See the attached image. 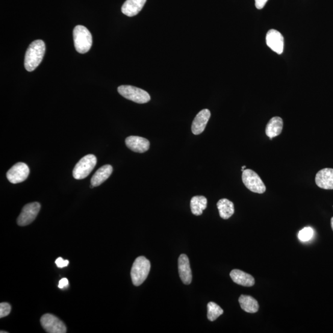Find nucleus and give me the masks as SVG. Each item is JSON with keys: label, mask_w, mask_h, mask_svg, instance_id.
Instances as JSON below:
<instances>
[{"label": "nucleus", "mask_w": 333, "mask_h": 333, "mask_svg": "<svg viewBox=\"0 0 333 333\" xmlns=\"http://www.w3.org/2000/svg\"><path fill=\"white\" fill-rule=\"evenodd\" d=\"M125 144L130 149L135 152L143 153L148 151L150 147L148 140L138 136H130L126 138Z\"/></svg>", "instance_id": "f8f14e48"}, {"label": "nucleus", "mask_w": 333, "mask_h": 333, "mask_svg": "<svg viewBox=\"0 0 333 333\" xmlns=\"http://www.w3.org/2000/svg\"><path fill=\"white\" fill-rule=\"evenodd\" d=\"M146 0H126L122 7L123 14L129 17L137 15L145 5Z\"/></svg>", "instance_id": "dca6fc26"}, {"label": "nucleus", "mask_w": 333, "mask_h": 333, "mask_svg": "<svg viewBox=\"0 0 333 333\" xmlns=\"http://www.w3.org/2000/svg\"><path fill=\"white\" fill-rule=\"evenodd\" d=\"M211 112L205 109L199 112L193 120L191 130L194 135H199L204 132L211 117Z\"/></svg>", "instance_id": "4468645a"}, {"label": "nucleus", "mask_w": 333, "mask_h": 333, "mask_svg": "<svg viewBox=\"0 0 333 333\" xmlns=\"http://www.w3.org/2000/svg\"><path fill=\"white\" fill-rule=\"evenodd\" d=\"M56 264L59 268L66 267L69 265V261L64 260L62 258H59L56 260Z\"/></svg>", "instance_id": "393cba45"}, {"label": "nucleus", "mask_w": 333, "mask_h": 333, "mask_svg": "<svg viewBox=\"0 0 333 333\" xmlns=\"http://www.w3.org/2000/svg\"><path fill=\"white\" fill-rule=\"evenodd\" d=\"M97 163L95 155H88L84 156L75 165L73 170V178L76 180L84 179L90 174Z\"/></svg>", "instance_id": "39448f33"}, {"label": "nucleus", "mask_w": 333, "mask_h": 333, "mask_svg": "<svg viewBox=\"0 0 333 333\" xmlns=\"http://www.w3.org/2000/svg\"><path fill=\"white\" fill-rule=\"evenodd\" d=\"M223 314V311L216 303L210 302L208 304V318L211 322L217 319Z\"/></svg>", "instance_id": "4be33fe9"}, {"label": "nucleus", "mask_w": 333, "mask_h": 333, "mask_svg": "<svg viewBox=\"0 0 333 333\" xmlns=\"http://www.w3.org/2000/svg\"><path fill=\"white\" fill-rule=\"evenodd\" d=\"M11 306L10 303L2 302L0 303V318L8 316L10 314Z\"/></svg>", "instance_id": "b1692460"}, {"label": "nucleus", "mask_w": 333, "mask_h": 333, "mask_svg": "<svg viewBox=\"0 0 333 333\" xmlns=\"http://www.w3.org/2000/svg\"><path fill=\"white\" fill-rule=\"evenodd\" d=\"M284 127V121L281 117H273L269 120L265 129V134L272 140L273 138L281 134Z\"/></svg>", "instance_id": "f3484780"}, {"label": "nucleus", "mask_w": 333, "mask_h": 333, "mask_svg": "<svg viewBox=\"0 0 333 333\" xmlns=\"http://www.w3.org/2000/svg\"><path fill=\"white\" fill-rule=\"evenodd\" d=\"M207 204L208 200L204 196H194L190 202L191 212L195 216H201L203 211L207 208Z\"/></svg>", "instance_id": "412c9836"}, {"label": "nucleus", "mask_w": 333, "mask_h": 333, "mask_svg": "<svg viewBox=\"0 0 333 333\" xmlns=\"http://www.w3.org/2000/svg\"><path fill=\"white\" fill-rule=\"evenodd\" d=\"M268 46L274 52L281 55L284 50V38L280 32L275 29H271L266 35Z\"/></svg>", "instance_id": "9d476101"}, {"label": "nucleus", "mask_w": 333, "mask_h": 333, "mask_svg": "<svg viewBox=\"0 0 333 333\" xmlns=\"http://www.w3.org/2000/svg\"><path fill=\"white\" fill-rule=\"evenodd\" d=\"M40 208L41 205L37 202L26 204L17 220V224L19 226H24L33 222L39 213Z\"/></svg>", "instance_id": "6e6552de"}, {"label": "nucleus", "mask_w": 333, "mask_h": 333, "mask_svg": "<svg viewBox=\"0 0 333 333\" xmlns=\"http://www.w3.org/2000/svg\"><path fill=\"white\" fill-rule=\"evenodd\" d=\"M331 228H332V231H333V217H332L331 219Z\"/></svg>", "instance_id": "cd10ccee"}, {"label": "nucleus", "mask_w": 333, "mask_h": 333, "mask_svg": "<svg viewBox=\"0 0 333 333\" xmlns=\"http://www.w3.org/2000/svg\"><path fill=\"white\" fill-rule=\"evenodd\" d=\"M217 208L219 209V214L223 219H228L235 212V206L234 203L227 199H222L218 201Z\"/></svg>", "instance_id": "aec40b11"}, {"label": "nucleus", "mask_w": 333, "mask_h": 333, "mask_svg": "<svg viewBox=\"0 0 333 333\" xmlns=\"http://www.w3.org/2000/svg\"><path fill=\"white\" fill-rule=\"evenodd\" d=\"M235 284L243 287H250L255 284V279L252 275L240 270H233L229 274Z\"/></svg>", "instance_id": "2eb2a0df"}, {"label": "nucleus", "mask_w": 333, "mask_h": 333, "mask_svg": "<svg viewBox=\"0 0 333 333\" xmlns=\"http://www.w3.org/2000/svg\"><path fill=\"white\" fill-rule=\"evenodd\" d=\"M45 44L42 40H37L32 42L27 50L25 60V68L32 72L39 66L45 53Z\"/></svg>", "instance_id": "f257e3e1"}, {"label": "nucleus", "mask_w": 333, "mask_h": 333, "mask_svg": "<svg viewBox=\"0 0 333 333\" xmlns=\"http://www.w3.org/2000/svg\"><path fill=\"white\" fill-rule=\"evenodd\" d=\"M315 183L322 189L333 190V169L325 168L320 170L315 176Z\"/></svg>", "instance_id": "9b49d317"}, {"label": "nucleus", "mask_w": 333, "mask_h": 333, "mask_svg": "<svg viewBox=\"0 0 333 333\" xmlns=\"http://www.w3.org/2000/svg\"><path fill=\"white\" fill-rule=\"evenodd\" d=\"M30 172L29 168L25 163H18L14 165L7 173V178L11 184H17L25 181Z\"/></svg>", "instance_id": "1a4fd4ad"}, {"label": "nucleus", "mask_w": 333, "mask_h": 333, "mask_svg": "<svg viewBox=\"0 0 333 333\" xmlns=\"http://www.w3.org/2000/svg\"><path fill=\"white\" fill-rule=\"evenodd\" d=\"M113 171V167L111 165H105L100 167L91 178V185L94 187H98L110 177Z\"/></svg>", "instance_id": "a211bd4d"}, {"label": "nucleus", "mask_w": 333, "mask_h": 333, "mask_svg": "<svg viewBox=\"0 0 333 333\" xmlns=\"http://www.w3.org/2000/svg\"><path fill=\"white\" fill-rule=\"evenodd\" d=\"M239 302L241 308L247 313L254 314L259 311L258 302L252 296L241 295L239 298Z\"/></svg>", "instance_id": "6ab92c4d"}, {"label": "nucleus", "mask_w": 333, "mask_h": 333, "mask_svg": "<svg viewBox=\"0 0 333 333\" xmlns=\"http://www.w3.org/2000/svg\"><path fill=\"white\" fill-rule=\"evenodd\" d=\"M268 1L269 0H255V7L258 10H262V8H264L265 5H266Z\"/></svg>", "instance_id": "a878e982"}, {"label": "nucleus", "mask_w": 333, "mask_h": 333, "mask_svg": "<svg viewBox=\"0 0 333 333\" xmlns=\"http://www.w3.org/2000/svg\"><path fill=\"white\" fill-rule=\"evenodd\" d=\"M242 180L247 189L253 193L262 194L266 191V187L260 176L252 170H244L243 172Z\"/></svg>", "instance_id": "423d86ee"}, {"label": "nucleus", "mask_w": 333, "mask_h": 333, "mask_svg": "<svg viewBox=\"0 0 333 333\" xmlns=\"http://www.w3.org/2000/svg\"><path fill=\"white\" fill-rule=\"evenodd\" d=\"M117 90L125 98L139 104L148 103L151 99V96L147 91L131 85H122L118 87Z\"/></svg>", "instance_id": "20e7f679"}, {"label": "nucleus", "mask_w": 333, "mask_h": 333, "mask_svg": "<svg viewBox=\"0 0 333 333\" xmlns=\"http://www.w3.org/2000/svg\"><path fill=\"white\" fill-rule=\"evenodd\" d=\"M73 42L76 52L82 54L87 53L92 46V36L84 26H76L73 31Z\"/></svg>", "instance_id": "7ed1b4c3"}, {"label": "nucleus", "mask_w": 333, "mask_h": 333, "mask_svg": "<svg viewBox=\"0 0 333 333\" xmlns=\"http://www.w3.org/2000/svg\"><path fill=\"white\" fill-rule=\"evenodd\" d=\"M68 285V279L66 278H64L61 279L60 282H59L58 287L60 289H63L64 288L67 287Z\"/></svg>", "instance_id": "bb28decb"}, {"label": "nucleus", "mask_w": 333, "mask_h": 333, "mask_svg": "<svg viewBox=\"0 0 333 333\" xmlns=\"http://www.w3.org/2000/svg\"><path fill=\"white\" fill-rule=\"evenodd\" d=\"M40 322L43 329L47 332L66 333L67 332V328L65 324L52 314L43 315L41 318Z\"/></svg>", "instance_id": "0eeeda50"}, {"label": "nucleus", "mask_w": 333, "mask_h": 333, "mask_svg": "<svg viewBox=\"0 0 333 333\" xmlns=\"http://www.w3.org/2000/svg\"><path fill=\"white\" fill-rule=\"evenodd\" d=\"M151 264L148 259L144 256H140L136 259L132 265L131 270V278L133 284L136 287H139L146 280L148 277Z\"/></svg>", "instance_id": "f03ea898"}, {"label": "nucleus", "mask_w": 333, "mask_h": 333, "mask_svg": "<svg viewBox=\"0 0 333 333\" xmlns=\"http://www.w3.org/2000/svg\"><path fill=\"white\" fill-rule=\"evenodd\" d=\"M1 333H8V332L1 331Z\"/></svg>", "instance_id": "c756f323"}, {"label": "nucleus", "mask_w": 333, "mask_h": 333, "mask_svg": "<svg viewBox=\"0 0 333 333\" xmlns=\"http://www.w3.org/2000/svg\"><path fill=\"white\" fill-rule=\"evenodd\" d=\"M246 167L245 166H243L242 167V171H243H243L244 170V169H246Z\"/></svg>", "instance_id": "c85d7f7f"}, {"label": "nucleus", "mask_w": 333, "mask_h": 333, "mask_svg": "<svg viewBox=\"0 0 333 333\" xmlns=\"http://www.w3.org/2000/svg\"><path fill=\"white\" fill-rule=\"evenodd\" d=\"M178 272L182 281L185 285H190L192 281V273L189 259L187 255L182 254L178 258Z\"/></svg>", "instance_id": "ddd939ff"}, {"label": "nucleus", "mask_w": 333, "mask_h": 333, "mask_svg": "<svg viewBox=\"0 0 333 333\" xmlns=\"http://www.w3.org/2000/svg\"><path fill=\"white\" fill-rule=\"evenodd\" d=\"M313 236V229L311 227H305L299 232L298 237L300 241L305 242L311 240Z\"/></svg>", "instance_id": "5701e85b"}]
</instances>
